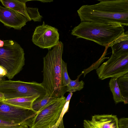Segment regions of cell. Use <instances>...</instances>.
<instances>
[{
	"label": "cell",
	"instance_id": "obj_18",
	"mask_svg": "<svg viewBox=\"0 0 128 128\" xmlns=\"http://www.w3.org/2000/svg\"><path fill=\"white\" fill-rule=\"evenodd\" d=\"M84 74V72L78 76L76 79L74 80H69V82L66 87V92H69L73 93L77 91H80L84 87V82L82 80L79 81V80L81 75Z\"/></svg>",
	"mask_w": 128,
	"mask_h": 128
},
{
	"label": "cell",
	"instance_id": "obj_20",
	"mask_svg": "<svg viewBox=\"0 0 128 128\" xmlns=\"http://www.w3.org/2000/svg\"><path fill=\"white\" fill-rule=\"evenodd\" d=\"M70 101L65 102L60 117L56 124L51 128H64L63 122V117L68 111Z\"/></svg>",
	"mask_w": 128,
	"mask_h": 128
},
{
	"label": "cell",
	"instance_id": "obj_13",
	"mask_svg": "<svg viewBox=\"0 0 128 128\" xmlns=\"http://www.w3.org/2000/svg\"><path fill=\"white\" fill-rule=\"evenodd\" d=\"M29 0H0L5 7L18 12L26 18L29 20H32L29 17L26 11V2Z\"/></svg>",
	"mask_w": 128,
	"mask_h": 128
},
{
	"label": "cell",
	"instance_id": "obj_7",
	"mask_svg": "<svg viewBox=\"0 0 128 128\" xmlns=\"http://www.w3.org/2000/svg\"><path fill=\"white\" fill-rule=\"evenodd\" d=\"M101 80L118 78L128 73V53L112 54L110 58L96 70Z\"/></svg>",
	"mask_w": 128,
	"mask_h": 128
},
{
	"label": "cell",
	"instance_id": "obj_6",
	"mask_svg": "<svg viewBox=\"0 0 128 128\" xmlns=\"http://www.w3.org/2000/svg\"><path fill=\"white\" fill-rule=\"evenodd\" d=\"M64 96L57 98L37 112L29 128H51L58 120L64 104Z\"/></svg>",
	"mask_w": 128,
	"mask_h": 128
},
{
	"label": "cell",
	"instance_id": "obj_10",
	"mask_svg": "<svg viewBox=\"0 0 128 128\" xmlns=\"http://www.w3.org/2000/svg\"><path fill=\"white\" fill-rule=\"evenodd\" d=\"M0 21L5 26L21 30L29 20L20 13L0 5Z\"/></svg>",
	"mask_w": 128,
	"mask_h": 128
},
{
	"label": "cell",
	"instance_id": "obj_21",
	"mask_svg": "<svg viewBox=\"0 0 128 128\" xmlns=\"http://www.w3.org/2000/svg\"><path fill=\"white\" fill-rule=\"evenodd\" d=\"M61 76L63 85L66 87L69 82L70 78L67 70V63L62 60V62Z\"/></svg>",
	"mask_w": 128,
	"mask_h": 128
},
{
	"label": "cell",
	"instance_id": "obj_12",
	"mask_svg": "<svg viewBox=\"0 0 128 128\" xmlns=\"http://www.w3.org/2000/svg\"><path fill=\"white\" fill-rule=\"evenodd\" d=\"M112 54H120L128 53V32L127 31L110 44Z\"/></svg>",
	"mask_w": 128,
	"mask_h": 128
},
{
	"label": "cell",
	"instance_id": "obj_2",
	"mask_svg": "<svg viewBox=\"0 0 128 128\" xmlns=\"http://www.w3.org/2000/svg\"><path fill=\"white\" fill-rule=\"evenodd\" d=\"M63 47V44L59 41L43 58V78L41 84L46 94L52 97L60 98L66 92L61 76Z\"/></svg>",
	"mask_w": 128,
	"mask_h": 128
},
{
	"label": "cell",
	"instance_id": "obj_23",
	"mask_svg": "<svg viewBox=\"0 0 128 128\" xmlns=\"http://www.w3.org/2000/svg\"><path fill=\"white\" fill-rule=\"evenodd\" d=\"M118 125L119 128H128V118H122L118 120Z\"/></svg>",
	"mask_w": 128,
	"mask_h": 128
},
{
	"label": "cell",
	"instance_id": "obj_9",
	"mask_svg": "<svg viewBox=\"0 0 128 128\" xmlns=\"http://www.w3.org/2000/svg\"><path fill=\"white\" fill-rule=\"evenodd\" d=\"M59 39L58 29L46 24L43 22L42 25L36 28L32 40L34 44L40 48L49 50L58 43Z\"/></svg>",
	"mask_w": 128,
	"mask_h": 128
},
{
	"label": "cell",
	"instance_id": "obj_25",
	"mask_svg": "<svg viewBox=\"0 0 128 128\" xmlns=\"http://www.w3.org/2000/svg\"><path fill=\"white\" fill-rule=\"evenodd\" d=\"M73 94V93L70 92L68 94L67 97L66 98L65 102L68 101H70L71 98Z\"/></svg>",
	"mask_w": 128,
	"mask_h": 128
},
{
	"label": "cell",
	"instance_id": "obj_3",
	"mask_svg": "<svg viewBox=\"0 0 128 128\" xmlns=\"http://www.w3.org/2000/svg\"><path fill=\"white\" fill-rule=\"evenodd\" d=\"M124 32L123 26L116 23L81 22L72 30L76 38L92 41L108 48V45Z\"/></svg>",
	"mask_w": 128,
	"mask_h": 128
},
{
	"label": "cell",
	"instance_id": "obj_14",
	"mask_svg": "<svg viewBox=\"0 0 128 128\" xmlns=\"http://www.w3.org/2000/svg\"><path fill=\"white\" fill-rule=\"evenodd\" d=\"M38 98H40V96L35 95L28 97L4 99L3 100L7 104L16 106L26 109H32V106L33 102Z\"/></svg>",
	"mask_w": 128,
	"mask_h": 128
},
{
	"label": "cell",
	"instance_id": "obj_27",
	"mask_svg": "<svg viewBox=\"0 0 128 128\" xmlns=\"http://www.w3.org/2000/svg\"><path fill=\"white\" fill-rule=\"evenodd\" d=\"M39 1H40V2H53V0H39Z\"/></svg>",
	"mask_w": 128,
	"mask_h": 128
},
{
	"label": "cell",
	"instance_id": "obj_16",
	"mask_svg": "<svg viewBox=\"0 0 128 128\" xmlns=\"http://www.w3.org/2000/svg\"><path fill=\"white\" fill-rule=\"evenodd\" d=\"M116 78H111L109 82V87L112 92L114 100L116 104L124 102L121 91Z\"/></svg>",
	"mask_w": 128,
	"mask_h": 128
},
{
	"label": "cell",
	"instance_id": "obj_24",
	"mask_svg": "<svg viewBox=\"0 0 128 128\" xmlns=\"http://www.w3.org/2000/svg\"><path fill=\"white\" fill-rule=\"evenodd\" d=\"M7 74L6 70L3 67L0 66V83L5 80Z\"/></svg>",
	"mask_w": 128,
	"mask_h": 128
},
{
	"label": "cell",
	"instance_id": "obj_19",
	"mask_svg": "<svg viewBox=\"0 0 128 128\" xmlns=\"http://www.w3.org/2000/svg\"><path fill=\"white\" fill-rule=\"evenodd\" d=\"M27 14L30 19L34 22H40L42 17L40 15L37 8L26 7Z\"/></svg>",
	"mask_w": 128,
	"mask_h": 128
},
{
	"label": "cell",
	"instance_id": "obj_1",
	"mask_svg": "<svg viewBox=\"0 0 128 128\" xmlns=\"http://www.w3.org/2000/svg\"><path fill=\"white\" fill-rule=\"evenodd\" d=\"M85 5L77 10L81 22L116 23L128 26V0H101Z\"/></svg>",
	"mask_w": 128,
	"mask_h": 128
},
{
	"label": "cell",
	"instance_id": "obj_8",
	"mask_svg": "<svg viewBox=\"0 0 128 128\" xmlns=\"http://www.w3.org/2000/svg\"><path fill=\"white\" fill-rule=\"evenodd\" d=\"M37 112L32 109L22 108L0 100V119L16 124L31 126Z\"/></svg>",
	"mask_w": 128,
	"mask_h": 128
},
{
	"label": "cell",
	"instance_id": "obj_15",
	"mask_svg": "<svg viewBox=\"0 0 128 128\" xmlns=\"http://www.w3.org/2000/svg\"><path fill=\"white\" fill-rule=\"evenodd\" d=\"M57 98L51 97L46 94L43 97L38 98L34 101L32 108L38 112Z\"/></svg>",
	"mask_w": 128,
	"mask_h": 128
},
{
	"label": "cell",
	"instance_id": "obj_4",
	"mask_svg": "<svg viewBox=\"0 0 128 128\" xmlns=\"http://www.w3.org/2000/svg\"><path fill=\"white\" fill-rule=\"evenodd\" d=\"M23 49L12 40H0V66L7 70L6 77L12 79L22 70L25 64Z\"/></svg>",
	"mask_w": 128,
	"mask_h": 128
},
{
	"label": "cell",
	"instance_id": "obj_22",
	"mask_svg": "<svg viewBox=\"0 0 128 128\" xmlns=\"http://www.w3.org/2000/svg\"><path fill=\"white\" fill-rule=\"evenodd\" d=\"M28 127L24 124H16L0 119V128H28Z\"/></svg>",
	"mask_w": 128,
	"mask_h": 128
},
{
	"label": "cell",
	"instance_id": "obj_17",
	"mask_svg": "<svg viewBox=\"0 0 128 128\" xmlns=\"http://www.w3.org/2000/svg\"><path fill=\"white\" fill-rule=\"evenodd\" d=\"M117 81L124 102V104H127L128 102V73L118 78Z\"/></svg>",
	"mask_w": 128,
	"mask_h": 128
},
{
	"label": "cell",
	"instance_id": "obj_5",
	"mask_svg": "<svg viewBox=\"0 0 128 128\" xmlns=\"http://www.w3.org/2000/svg\"><path fill=\"white\" fill-rule=\"evenodd\" d=\"M0 92L3 94L4 99L35 95L40 96L42 98L46 94L41 83L10 80H5L0 83Z\"/></svg>",
	"mask_w": 128,
	"mask_h": 128
},
{
	"label": "cell",
	"instance_id": "obj_26",
	"mask_svg": "<svg viewBox=\"0 0 128 128\" xmlns=\"http://www.w3.org/2000/svg\"><path fill=\"white\" fill-rule=\"evenodd\" d=\"M4 99V95L2 93L0 92V100H3Z\"/></svg>",
	"mask_w": 128,
	"mask_h": 128
},
{
	"label": "cell",
	"instance_id": "obj_11",
	"mask_svg": "<svg viewBox=\"0 0 128 128\" xmlns=\"http://www.w3.org/2000/svg\"><path fill=\"white\" fill-rule=\"evenodd\" d=\"M118 119L116 115H94L90 120H84V128H119Z\"/></svg>",
	"mask_w": 128,
	"mask_h": 128
}]
</instances>
